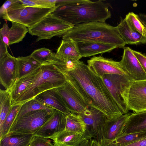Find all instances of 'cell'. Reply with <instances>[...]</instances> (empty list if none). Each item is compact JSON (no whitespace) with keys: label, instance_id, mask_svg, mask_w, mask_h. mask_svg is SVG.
I'll return each mask as SVG.
<instances>
[{"label":"cell","instance_id":"obj_26","mask_svg":"<svg viewBox=\"0 0 146 146\" xmlns=\"http://www.w3.org/2000/svg\"><path fill=\"white\" fill-rule=\"evenodd\" d=\"M40 67L35 71L17 79L11 89L12 104L31 84L40 71Z\"/></svg>","mask_w":146,"mask_h":146},{"label":"cell","instance_id":"obj_42","mask_svg":"<svg viewBox=\"0 0 146 146\" xmlns=\"http://www.w3.org/2000/svg\"><path fill=\"white\" fill-rule=\"evenodd\" d=\"M90 139H87L83 141L79 146H88Z\"/></svg>","mask_w":146,"mask_h":146},{"label":"cell","instance_id":"obj_7","mask_svg":"<svg viewBox=\"0 0 146 146\" xmlns=\"http://www.w3.org/2000/svg\"><path fill=\"white\" fill-rule=\"evenodd\" d=\"M56 110H40L29 112L16 119L9 132L35 134L52 116Z\"/></svg>","mask_w":146,"mask_h":146},{"label":"cell","instance_id":"obj_27","mask_svg":"<svg viewBox=\"0 0 146 146\" xmlns=\"http://www.w3.org/2000/svg\"><path fill=\"white\" fill-rule=\"evenodd\" d=\"M0 128L12 107L11 89L0 90Z\"/></svg>","mask_w":146,"mask_h":146},{"label":"cell","instance_id":"obj_36","mask_svg":"<svg viewBox=\"0 0 146 146\" xmlns=\"http://www.w3.org/2000/svg\"><path fill=\"white\" fill-rule=\"evenodd\" d=\"M18 0H8L6 1L0 8V16L1 18L6 13L7 10L10 8Z\"/></svg>","mask_w":146,"mask_h":146},{"label":"cell","instance_id":"obj_15","mask_svg":"<svg viewBox=\"0 0 146 146\" xmlns=\"http://www.w3.org/2000/svg\"><path fill=\"white\" fill-rule=\"evenodd\" d=\"M18 67L17 58L9 53L0 60V82L5 90L13 87L18 79Z\"/></svg>","mask_w":146,"mask_h":146},{"label":"cell","instance_id":"obj_14","mask_svg":"<svg viewBox=\"0 0 146 146\" xmlns=\"http://www.w3.org/2000/svg\"><path fill=\"white\" fill-rule=\"evenodd\" d=\"M78 115L86 125L85 134L90 139L96 136L107 120L103 112L91 106H88L83 113Z\"/></svg>","mask_w":146,"mask_h":146},{"label":"cell","instance_id":"obj_4","mask_svg":"<svg viewBox=\"0 0 146 146\" xmlns=\"http://www.w3.org/2000/svg\"><path fill=\"white\" fill-rule=\"evenodd\" d=\"M67 81L65 76L53 64H41L40 70L31 84L15 101L12 106L22 105L39 94L62 86Z\"/></svg>","mask_w":146,"mask_h":146},{"label":"cell","instance_id":"obj_3","mask_svg":"<svg viewBox=\"0 0 146 146\" xmlns=\"http://www.w3.org/2000/svg\"><path fill=\"white\" fill-rule=\"evenodd\" d=\"M62 39H70L76 42L92 41L123 48L126 44L116 27L105 22H92L73 26L63 35Z\"/></svg>","mask_w":146,"mask_h":146},{"label":"cell","instance_id":"obj_21","mask_svg":"<svg viewBox=\"0 0 146 146\" xmlns=\"http://www.w3.org/2000/svg\"><path fill=\"white\" fill-rule=\"evenodd\" d=\"M116 27L126 44H146V37L135 31L126 18L121 20Z\"/></svg>","mask_w":146,"mask_h":146},{"label":"cell","instance_id":"obj_13","mask_svg":"<svg viewBox=\"0 0 146 146\" xmlns=\"http://www.w3.org/2000/svg\"><path fill=\"white\" fill-rule=\"evenodd\" d=\"M133 50L125 47L121 60L119 61L122 68L133 81L146 80V73L134 55Z\"/></svg>","mask_w":146,"mask_h":146},{"label":"cell","instance_id":"obj_6","mask_svg":"<svg viewBox=\"0 0 146 146\" xmlns=\"http://www.w3.org/2000/svg\"><path fill=\"white\" fill-rule=\"evenodd\" d=\"M73 26L51 13L29 29L28 32L31 35L37 36L36 41L38 42L63 35Z\"/></svg>","mask_w":146,"mask_h":146},{"label":"cell","instance_id":"obj_24","mask_svg":"<svg viewBox=\"0 0 146 146\" xmlns=\"http://www.w3.org/2000/svg\"><path fill=\"white\" fill-rule=\"evenodd\" d=\"M146 131V111L131 114L123 127L122 133Z\"/></svg>","mask_w":146,"mask_h":146},{"label":"cell","instance_id":"obj_25","mask_svg":"<svg viewBox=\"0 0 146 146\" xmlns=\"http://www.w3.org/2000/svg\"><path fill=\"white\" fill-rule=\"evenodd\" d=\"M18 67V79L29 74L39 69L41 64L31 55L17 58Z\"/></svg>","mask_w":146,"mask_h":146},{"label":"cell","instance_id":"obj_17","mask_svg":"<svg viewBox=\"0 0 146 146\" xmlns=\"http://www.w3.org/2000/svg\"><path fill=\"white\" fill-rule=\"evenodd\" d=\"M11 23L10 28L4 23L0 30V39L7 46L22 41L29 31L28 28L22 24L13 22Z\"/></svg>","mask_w":146,"mask_h":146},{"label":"cell","instance_id":"obj_8","mask_svg":"<svg viewBox=\"0 0 146 146\" xmlns=\"http://www.w3.org/2000/svg\"><path fill=\"white\" fill-rule=\"evenodd\" d=\"M123 97L129 110L146 111V80L132 81L125 89Z\"/></svg>","mask_w":146,"mask_h":146},{"label":"cell","instance_id":"obj_11","mask_svg":"<svg viewBox=\"0 0 146 146\" xmlns=\"http://www.w3.org/2000/svg\"><path fill=\"white\" fill-rule=\"evenodd\" d=\"M56 89L66 107L71 113L80 114L88 107L80 95L68 81L62 86Z\"/></svg>","mask_w":146,"mask_h":146},{"label":"cell","instance_id":"obj_20","mask_svg":"<svg viewBox=\"0 0 146 146\" xmlns=\"http://www.w3.org/2000/svg\"><path fill=\"white\" fill-rule=\"evenodd\" d=\"M76 42L82 57H89L98 54L110 52L117 48L114 45L98 42L87 41Z\"/></svg>","mask_w":146,"mask_h":146},{"label":"cell","instance_id":"obj_19","mask_svg":"<svg viewBox=\"0 0 146 146\" xmlns=\"http://www.w3.org/2000/svg\"><path fill=\"white\" fill-rule=\"evenodd\" d=\"M54 146H79L88 139L86 134L80 133L64 130L50 137Z\"/></svg>","mask_w":146,"mask_h":146},{"label":"cell","instance_id":"obj_40","mask_svg":"<svg viewBox=\"0 0 146 146\" xmlns=\"http://www.w3.org/2000/svg\"><path fill=\"white\" fill-rule=\"evenodd\" d=\"M88 146H101L100 143L95 139L92 138L89 140Z\"/></svg>","mask_w":146,"mask_h":146},{"label":"cell","instance_id":"obj_2","mask_svg":"<svg viewBox=\"0 0 146 146\" xmlns=\"http://www.w3.org/2000/svg\"><path fill=\"white\" fill-rule=\"evenodd\" d=\"M111 4L104 1L85 2L58 7L52 13L56 16L74 26L92 22H105L110 18Z\"/></svg>","mask_w":146,"mask_h":146},{"label":"cell","instance_id":"obj_34","mask_svg":"<svg viewBox=\"0 0 146 146\" xmlns=\"http://www.w3.org/2000/svg\"><path fill=\"white\" fill-rule=\"evenodd\" d=\"M20 2L28 6L41 8H52L56 7L55 0H19Z\"/></svg>","mask_w":146,"mask_h":146},{"label":"cell","instance_id":"obj_38","mask_svg":"<svg viewBox=\"0 0 146 146\" xmlns=\"http://www.w3.org/2000/svg\"><path fill=\"white\" fill-rule=\"evenodd\" d=\"M7 47L2 40L0 39V60L4 58L9 53L7 50Z\"/></svg>","mask_w":146,"mask_h":146},{"label":"cell","instance_id":"obj_5","mask_svg":"<svg viewBox=\"0 0 146 146\" xmlns=\"http://www.w3.org/2000/svg\"><path fill=\"white\" fill-rule=\"evenodd\" d=\"M58 6L52 8H41L26 6L19 0L14 3L2 17L3 19L22 24L30 29Z\"/></svg>","mask_w":146,"mask_h":146},{"label":"cell","instance_id":"obj_30","mask_svg":"<svg viewBox=\"0 0 146 146\" xmlns=\"http://www.w3.org/2000/svg\"><path fill=\"white\" fill-rule=\"evenodd\" d=\"M52 109H54L33 98L22 105L15 119L29 112L33 111Z\"/></svg>","mask_w":146,"mask_h":146},{"label":"cell","instance_id":"obj_28","mask_svg":"<svg viewBox=\"0 0 146 146\" xmlns=\"http://www.w3.org/2000/svg\"><path fill=\"white\" fill-rule=\"evenodd\" d=\"M65 130L85 134L86 125L78 115L71 113L66 115Z\"/></svg>","mask_w":146,"mask_h":146},{"label":"cell","instance_id":"obj_35","mask_svg":"<svg viewBox=\"0 0 146 146\" xmlns=\"http://www.w3.org/2000/svg\"><path fill=\"white\" fill-rule=\"evenodd\" d=\"M48 138L34 135L31 143V146H54Z\"/></svg>","mask_w":146,"mask_h":146},{"label":"cell","instance_id":"obj_37","mask_svg":"<svg viewBox=\"0 0 146 146\" xmlns=\"http://www.w3.org/2000/svg\"><path fill=\"white\" fill-rule=\"evenodd\" d=\"M133 51L134 55L146 73V56L139 52L133 50Z\"/></svg>","mask_w":146,"mask_h":146},{"label":"cell","instance_id":"obj_16","mask_svg":"<svg viewBox=\"0 0 146 146\" xmlns=\"http://www.w3.org/2000/svg\"><path fill=\"white\" fill-rule=\"evenodd\" d=\"M66 115L56 110L50 118L34 134L44 138H50L65 129Z\"/></svg>","mask_w":146,"mask_h":146},{"label":"cell","instance_id":"obj_43","mask_svg":"<svg viewBox=\"0 0 146 146\" xmlns=\"http://www.w3.org/2000/svg\"><path fill=\"white\" fill-rule=\"evenodd\" d=\"M31 146V145H30V146Z\"/></svg>","mask_w":146,"mask_h":146},{"label":"cell","instance_id":"obj_12","mask_svg":"<svg viewBox=\"0 0 146 146\" xmlns=\"http://www.w3.org/2000/svg\"><path fill=\"white\" fill-rule=\"evenodd\" d=\"M87 63L90 69L101 78L105 75L109 74H119L128 76L119 62L111 59L101 56H94L87 61Z\"/></svg>","mask_w":146,"mask_h":146},{"label":"cell","instance_id":"obj_22","mask_svg":"<svg viewBox=\"0 0 146 146\" xmlns=\"http://www.w3.org/2000/svg\"><path fill=\"white\" fill-rule=\"evenodd\" d=\"M56 54L58 59L73 62L79 60L82 58L76 42L70 39L62 40Z\"/></svg>","mask_w":146,"mask_h":146},{"label":"cell","instance_id":"obj_29","mask_svg":"<svg viewBox=\"0 0 146 146\" xmlns=\"http://www.w3.org/2000/svg\"><path fill=\"white\" fill-rule=\"evenodd\" d=\"M146 138V131L122 133L108 146H122Z\"/></svg>","mask_w":146,"mask_h":146},{"label":"cell","instance_id":"obj_33","mask_svg":"<svg viewBox=\"0 0 146 146\" xmlns=\"http://www.w3.org/2000/svg\"><path fill=\"white\" fill-rule=\"evenodd\" d=\"M125 18L132 27L136 31L146 37V28L139 19L138 15L133 12H129Z\"/></svg>","mask_w":146,"mask_h":146},{"label":"cell","instance_id":"obj_41","mask_svg":"<svg viewBox=\"0 0 146 146\" xmlns=\"http://www.w3.org/2000/svg\"><path fill=\"white\" fill-rule=\"evenodd\" d=\"M138 15L140 21L146 28V15L143 14L139 13Z\"/></svg>","mask_w":146,"mask_h":146},{"label":"cell","instance_id":"obj_18","mask_svg":"<svg viewBox=\"0 0 146 146\" xmlns=\"http://www.w3.org/2000/svg\"><path fill=\"white\" fill-rule=\"evenodd\" d=\"M34 98L53 109L63 113L66 115L71 113L66 107L56 88L45 91L36 96Z\"/></svg>","mask_w":146,"mask_h":146},{"label":"cell","instance_id":"obj_10","mask_svg":"<svg viewBox=\"0 0 146 146\" xmlns=\"http://www.w3.org/2000/svg\"><path fill=\"white\" fill-rule=\"evenodd\" d=\"M131 114H124L114 120L107 121L94 137L101 146H108L122 134L125 124Z\"/></svg>","mask_w":146,"mask_h":146},{"label":"cell","instance_id":"obj_32","mask_svg":"<svg viewBox=\"0 0 146 146\" xmlns=\"http://www.w3.org/2000/svg\"><path fill=\"white\" fill-rule=\"evenodd\" d=\"M22 105L16 104L12 106L7 116L3 123L0 128V138L8 133L16 119Z\"/></svg>","mask_w":146,"mask_h":146},{"label":"cell","instance_id":"obj_9","mask_svg":"<svg viewBox=\"0 0 146 146\" xmlns=\"http://www.w3.org/2000/svg\"><path fill=\"white\" fill-rule=\"evenodd\" d=\"M102 78L123 114L128 113L123 94L132 81L126 75L117 74H106Z\"/></svg>","mask_w":146,"mask_h":146},{"label":"cell","instance_id":"obj_31","mask_svg":"<svg viewBox=\"0 0 146 146\" xmlns=\"http://www.w3.org/2000/svg\"><path fill=\"white\" fill-rule=\"evenodd\" d=\"M31 55L41 64L55 61L57 58L56 53L45 48L35 50Z\"/></svg>","mask_w":146,"mask_h":146},{"label":"cell","instance_id":"obj_39","mask_svg":"<svg viewBox=\"0 0 146 146\" xmlns=\"http://www.w3.org/2000/svg\"><path fill=\"white\" fill-rule=\"evenodd\" d=\"M122 146H146V138Z\"/></svg>","mask_w":146,"mask_h":146},{"label":"cell","instance_id":"obj_1","mask_svg":"<svg viewBox=\"0 0 146 146\" xmlns=\"http://www.w3.org/2000/svg\"><path fill=\"white\" fill-rule=\"evenodd\" d=\"M61 72L87 105L102 111L107 120H114L123 114L102 78L83 62L80 60L74 62Z\"/></svg>","mask_w":146,"mask_h":146},{"label":"cell","instance_id":"obj_23","mask_svg":"<svg viewBox=\"0 0 146 146\" xmlns=\"http://www.w3.org/2000/svg\"><path fill=\"white\" fill-rule=\"evenodd\" d=\"M34 135L9 132L0 138V146H29Z\"/></svg>","mask_w":146,"mask_h":146}]
</instances>
